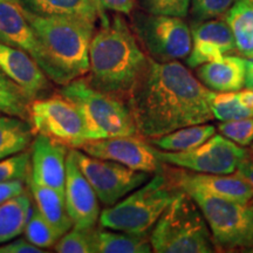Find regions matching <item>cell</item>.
I'll list each match as a JSON object with an SVG mask.
<instances>
[{"instance_id": "obj_43", "label": "cell", "mask_w": 253, "mask_h": 253, "mask_svg": "<svg viewBox=\"0 0 253 253\" xmlns=\"http://www.w3.org/2000/svg\"><path fill=\"white\" fill-rule=\"evenodd\" d=\"M250 252H253V246H252V249H251V250H250Z\"/></svg>"}, {"instance_id": "obj_6", "label": "cell", "mask_w": 253, "mask_h": 253, "mask_svg": "<svg viewBox=\"0 0 253 253\" xmlns=\"http://www.w3.org/2000/svg\"><path fill=\"white\" fill-rule=\"evenodd\" d=\"M61 95L81 113L87 141L140 135L126 101L96 89L86 79L80 78L65 84Z\"/></svg>"}, {"instance_id": "obj_32", "label": "cell", "mask_w": 253, "mask_h": 253, "mask_svg": "<svg viewBox=\"0 0 253 253\" xmlns=\"http://www.w3.org/2000/svg\"><path fill=\"white\" fill-rule=\"evenodd\" d=\"M218 130L226 138L242 147L253 143V118L221 121L218 125Z\"/></svg>"}, {"instance_id": "obj_35", "label": "cell", "mask_w": 253, "mask_h": 253, "mask_svg": "<svg viewBox=\"0 0 253 253\" xmlns=\"http://www.w3.org/2000/svg\"><path fill=\"white\" fill-rule=\"evenodd\" d=\"M45 250L40 249L32 244L28 239L25 238H19L14 240L12 239V242L9 240L7 244L0 246V253H43Z\"/></svg>"}, {"instance_id": "obj_9", "label": "cell", "mask_w": 253, "mask_h": 253, "mask_svg": "<svg viewBox=\"0 0 253 253\" xmlns=\"http://www.w3.org/2000/svg\"><path fill=\"white\" fill-rule=\"evenodd\" d=\"M155 154L163 164L195 172L227 175L233 173L250 155L245 147L223 135H212L204 143L185 151H164L155 148Z\"/></svg>"}, {"instance_id": "obj_13", "label": "cell", "mask_w": 253, "mask_h": 253, "mask_svg": "<svg viewBox=\"0 0 253 253\" xmlns=\"http://www.w3.org/2000/svg\"><path fill=\"white\" fill-rule=\"evenodd\" d=\"M163 169L173 184L183 191L198 190L242 203L253 201V186L236 172L233 175L195 172L182 168H167V164H163Z\"/></svg>"}, {"instance_id": "obj_33", "label": "cell", "mask_w": 253, "mask_h": 253, "mask_svg": "<svg viewBox=\"0 0 253 253\" xmlns=\"http://www.w3.org/2000/svg\"><path fill=\"white\" fill-rule=\"evenodd\" d=\"M237 0H191V14L196 23L219 18Z\"/></svg>"}, {"instance_id": "obj_20", "label": "cell", "mask_w": 253, "mask_h": 253, "mask_svg": "<svg viewBox=\"0 0 253 253\" xmlns=\"http://www.w3.org/2000/svg\"><path fill=\"white\" fill-rule=\"evenodd\" d=\"M24 11L42 17H73L96 23L101 13L94 0H17Z\"/></svg>"}, {"instance_id": "obj_11", "label": "cell", "mask_w": 253, "mask_h": 253, "mask_svg": "<svg viewBox=\"0 0 253 253\" xmlns=\"http://www.w3.org/2000/svg\"><path fill=\"white\" fill-rule=\"evenodd\" d=\"M82 173L93 186L99 202L112 207L150 179V173L129 169L118 162L89 156L73 149Z\"/></svg>"}, {"instance_id": "obj_12", "label": "cell", "mask_w": 253, "mask_h": 253, "mask_svg": "<svg viewBox=\"0 0 253 253\" xmlns=\"http://www.w3.org/2000/svg\"><path fill=\"white\" fill-rule=\"evenodd\" d=\"M140 135L114 136L86 141L81 149L89 156L109 160L144 172H157L163 163L155 154V147Z\"/></svg>"}, {"instance_id": "obj_17", "label": "cell", "mask_w": 253, "mask_h": 253, "mask_svg": "<svg viewBox=\"0 0 253 253\" xmlns=\"http://www.w3.org/2000/svg\"><path fill=\"white\" fill-rule=\"evenodd\" d=\"M0 41L28 53L49 78V65L42 46L17 2L0 0Z\"/></svg>"}, {"instance_id": "obj_25", "label": "cell", "mask_w": 253, "mask_h": 253, "mask_svg": "<svg viewBox=\"0 0 253 253\" xmlns=\"http://www.w3.org/2000/svg\"><path fill=\"white\" fill-rule=\"evenodd\" d=\"M96 253H149L153 252L148 233H129L122 231L96 230Z\"/></svg>"}, {"instance_id": "obj_27", "label": "cell", "mask_w": 253, "mask_h": 253, "mask_svg": "<svg viewBox=\"0 0 253 253\" xmlns=\"http://www.w3.org/2000/svg\"><path fill=\"white\" fill-rule=\"evenodd\" d=\"M33 128L18 116H0V160L23 153L33 141Z\"/></svg>"}, {"instance_id": "obj_3", "label": "cell", "mask_w": 253, "mask_h": 253, "mask_svg": "<svg viewBox=\"0 0 253 253\" xmlns=\"http://www.w3.org/2000/svg\"><path fill=\"white\" fill-rule=\"evenodd\" d=\"M24 13L45 52L49 80L65 86L88 74L94 23L80 18L42 17L26 11Z\"/></svg>"}, {"instance_id": "obj_40", "label": "cell", "mask_w": 253, "mask_h": 253, "mask_svg": "<svg viewBox=\"0 0 253 253\" xmlns=\"http://www.w3.org/2000/svg\"><path fill=\"white\" fill-rule=\"evenodd\" d=\"M95 4L97 5V7H99L100 9V13H101V23H102V25H108L109 23V18L107 17L106 12H104V8L102 7V5H101L100 0H94Z\"/></svg>"}, {"instance_id": "obj_5", "label": "cell", "mask_w": 253, "mask_h": 253, "mask_svg": "<svg viewBox=\"0 0 253 253\" xmlns=\"http://www.w3.org/2000/svg\"><path fill=\"white\" fill-rule=\"evenodd\" d=\"M179 191L162 167L134 192L104 209L100 213V225L122 232L148 233Z\"/></svg>"}, {"instance_id": "obj_18", "label": "cell", "mask_w": 253, "mask_h": 253, "mask_svg": "<svg viewBox=\"0 0 253 253\" xmlns=\"http://www.w3.org/2000/svg\"><path fill=\"white\" fill-rule=\"evenodd\" d=\"M0 72L30 97L31 100L49 88V78L28 53L0 41Z\"/></svg>"}, {"instance_id": "obj_15", "label": "cell", "mask_w": 253, "mask_h": 253, "mask_svg": "<svg viewBox=\"0 0 253 253\" xmlns=\"http://www.w3.org/2000/svg\"><path fill=\"white\" fill-rule=\"evenodd\" d=\"M192 48L186 63L197 68L204 63L216 61L237 50L236 41L225 19L198 21L191 27Z\"/></svg>"}, {"instance_id": "obj_41", "label": "cell", "mask_w": 253, "mask_h": 253, "mask_svg": "<svg viewBox=\"0 0 253 253\" xmlns=\"http://www.w3.org/2000/svg\"><path fill=\"white\" fill-rule=\"evenodd\" d=\"M2 1H12V2H17V0H2Z\"/></svg>"}, {"instance_id": "obj_30", "label": "cell", "mask_w": 253, "mask_h": 253, "mask_svg": "<svg viewBox=\"0 0 253 253\" xmlns=\"http://www.w3.org/2000/svg\"><path fill=\"white\" fill-rule=\"evenodd\" d=\"M95 227L81 229L73 226L60 237L54 249L59 253H96L95 248Z\"/></svg>"}, {"instance_id": "obj_42", "label": "cell", "mask_w": 253, "mask_h": 253, "mask_svg": "<svg viewBox=\"0 0 253 253\" xmlns=\"http://www.w3.org/2000/svg\"><path fill=\"white\" fill-rule=\"evenodd\" d=\"M250 153H251L253 155V143L251 144V149H250Z\"/></svg>"}, {"instance_id": "obj_37", "label": "cell", "mask_w": 253, "mask_h": 253, "mask_svg": "<svg viewBox=\"0 0 253 253\" xmlns=\"http://www.w3.org/2000/svg\"><path fill=\"white\" fill-rule=\"evenodd\" d=\"M101 5L106 9L114 11L119 14H131L135 8V0H100Z\"/></svg>"}, {"instance_id": "obj_2", "label": "cell", "mask_w": 253, "mask_h": 253, "mask_svg": "<svg viewBox=\"0 0 253 253\" xmlns=\"http://www.w3.org/2000/svg\"><path fill=\"white\" fill-rule=\"evenodd\" d=\"M149 60L134 31L116 14L94 33L86 80L96 89L126 102Z\"/></svg>"}, {"instance_id": "obj_10", "label": "cell", "mask_w": 253, "mask_h": 253, "mask_svg": "<svg viewBox=\"0 0 253 253\" xmlns=\"http://www.w3.org/2000/svg\"><path fill=\"white\" fill-rule=\"evenodd\" d=\"M28 115L34 134L48 136L72 148H81L87 141L81 113L62 95L32 100Z\"/></svg>"}, {"instance_id": "obj_1", "label": "cell", "mask_w": 253, "mask_h": 253, "mask_svg": "<svg viewBox=\"0 0 253 253\" xmlns=\"http://www.w3.org/2000/svg\"><path fill=\"white\" fill-rule=\"evenodd\" d=\"M210 91L181 62L150 59L126 104L138 134L153 138L210 122L213 119L209 103Z\"/></svg>"}, {"instance_id": "obj_22", "label": "cell", "mask_w": 253, "mask_h": 253, "mask_svg": "<svg viewBox=\"0 0 253 253\" xmlns=\"http://www.w3.org/2000/svg\"><path fill=\"white\" fill-rule=\"evenodd\" d=\"M213 119L219 121L253 118V88L230 93L210 91L209 95Z\"/></svg>"}, {"instance_id": "obj_34", "label": "cell", "mask_w": 253, "mask_h": 253, "mask_svg": "<svg viewBox=\"0 0 253 253\" xmlns=\"http://www.w3.org/2000/svg\"><path fill=\"white\" fill-rule=\"evenodd\" d=\"M191 0H142V6L151 14L186 17Z\"/></svg>"}, {"instance_id": "obj_16", "label": "cell", "mask_w": 253, "mask_h": 253, "mask_svg": "<svg viewBox=\"0 0 253 253\" xmlns=\"http://www.w3.org/2000/svg\"><path fill=\"white\" fill-rule=\"evenodd\" d=\"M67 155L68 149L65 144L38 134L32 144L30 178L65 195Z\"/></svg>"}, {"instance_id": "obj_8", "label": "cell", "mask_w": 253, "mask_h": 253, "mask_svg": "<svg viewBox=\"0 0 253 253\" xmlns=\"http://www.w3.org/2000/svg\"><path fill=\"white\" fill-rule=\"evenodd\" d=\"M132 27L142 48L155 61H177L188 58L191 52V30L183 18L136 13Z\"/></svg>"}, {"instance_id": "obj_29", "label": "cell", "mask_w": 253, "mask_h": 253, "mask_svg": "<svg viewBox=\"0 0 253 253\" xmlns=\"http://www.w3.org/2000/svg\"><path fill=\"white\" fill-rule=\"evenodd\" d=\"M26 239L40 249L53 248L61 235L53 227L48 220L39 212L37 208L32 209L30 219L24 230Z\"/></svg>"}, {"instance_id": "obj_23", "label": "cell", "mask_w": 253, "mask_h": 253, "mask_svg": "<svg viewBox=\"0 0 253 253\" xmlns=\"http://www.w3.org/2000/svg\"><path fill=\"white\" fill-rule=\"evenodd\" d=\"M239 54L253 59V4L251 0H237L225 13Z\"/></svg>"}, {"instance_id": "obj_26", "label": "cell", "mask_w": 253, "mask_h": 253, "mask_svg": "<svg viewBox=\"0 0 253 253\" xmlns=\"http://www.w3.org/2000/svg\"><path fill=\"white\" fill-rule=\"evenodd\" d=\"M216 128L212 125H194L176 129L171 132L158 137L147 138L151 145L164 151H185L194 149L204 143L214 135Z\"/></svg>"}, {"instance_id": "obj_31", "label": "cell", "mask_w": 253, "mask_h": 253, "mask_svg": "<svg viewBox=\"0 0 253 253\" xmlns=\"http://www.w3.org/2000/svg\"><path fill=\"white\" fill-rule=\"evenodd\" d=\"M31 175V154L23 153L0 160V183L14 181L26 182Z\"/></svg>"}, {"instance_id": "obj_24", "label": "cell", "mask_w": 253, "mask_h": 253, "mask_svg": "<svg viewBox=\"0 0 253 253\" xmlns=\"http://www.w3.org/2000/svg\"><path fill=\"white\" fill-rule=\"evenodd\" d=\"M32 209L31 197L26 191L0 204V244L17 238L24 232Z\"/></svg>"}, {"instance_id": "obj_39", "label": "cell", "mask_w": 253, "mask_h": 253, "mask_svg": "<svg viewBox=\"0 0 253 253\" xmlns=\"http://www.w3.org/2000/svg\"><path fill=\"white\" fill-rule=\"evenodd\" d=\"M245 87L253 88V59H246Z\"/></svg>"}, {"instance_id": "obj_4", "label": "cell", "mask_w": 253, "mask_h": 253, "mask_svg": "<svg viewBox=\"0 0 253 253\" xmlns=\"http://www.w3.org/2000/svg\"><path fill=\"white\" fill-rule=\"evenodd\" d=\"M150 243L157 253H211L216 251L212 235L188 192L181 191L168 205L151 231Z\"/></svg>"}, {"instance_id": "obj_28", "label": "cell", "mask_w": 253, "mask_h": 253, "mask_svg": "<svg viewBox=\"0 0 253 253\" xmlns=\"http://www.w3.org/2000/svg\"><path fill=\"white\" fill-rule=\"evenodd\" d=\"M31 101L13 81L0 72V112L27 120L30 119L28 109Z\"/></svg>"}, {"instance_id": "obj_19", "label": "cell", "mask_w": 253, "mask_h": 253, "mask_svg": "<svg viewBox=\"0 0 253 253\" xmlns=\"http://www.w3.org/2000/svg\"><path fill=\"white\" fill-rule=\"evenodd\" d=\"M198 80L208 89L217 93L238 91L245 86L246 59L237 55H224L196 68Z\"/></svg>"}, {"instance_id": "obj_7", "label": "cell", "mask_w": 253, "mask_h": 253, "mask_svg": "<svg viewBox=\"0 0 253 253\" xmlns=\"http://www.w3.org/2000/svg\"><path fill=\"white\" fill-rule=\"evenodd\" d=\"M185 192L201 209L216 251L250 252L253 246V201L242 203L198 190Z\"/></svg>"}, {"instance_id": "obj_38", "label": "cell", "mask_w": 253, "mask_h": 253, "mask_svg": "<svg viewBox=\"0 0 253 253\" xmlns=\"http://www.w3.org/2000/svg\"><path fill=\"white\" fill-rule=\"evenodd\" d=\"M235 172L246 179L253 186V155L251 153L239 164Z\"/></svg>"}, {"instance_id": "obj_21", "label": "cell", "mask_w": 253, "mask_h": 253, "mask_svg": "<svg viewBox=\"0 0 253 253\" xmlns=\"http://www.w3.org/2000/svg\"><path fill=\"white\" fill-rule=\"evenodd\" d=\"M27 182L39 212L52 224L60 235H65L73 227V221L66 207L65 195L55 189L38 184L31 178H28Z\"/></svg>"}, {"instance_id": "obj_14", "label": "cell", "mask_w": 253, "mask_h": 253, "mask_svg": "<svg viewBox=\"0 0 253 253\" xmlns=\"http://www.w3.org/2000/svg\"><path fill=\"white\" fill-rule=\"evenodd\" d=\"M65 201L73 226L95 227L100 218L99 198L75 160L73 149L67 155Z\"/></svg>"}, {"instance_id": "obj_44", "label": "cell", "mask_w": 253, "mask_h": 253, "mask_svg": "<svg viewBox=\"0 0 253 253\" xmlns=\"http://www.w3.org/2000/svg\"><path fill=\"white\" fill-rule=\"evenodd\" d=\"M251 1H252V4H253V0H251Z\"/></svg>"}, {"instance_id": "obj_36", "label": "cell", "mask_w": 253, "mask_h": 253, "mask_svg": "<svg viewBox=\"0 0 253 253\" xmlns=\"http://www.w3.org/2000/svg\"><path fill=\"white\" fill-rule=\"evenodd\" d=\"M24 183L25 181H20V179L0 183V204L5 203L15 196L24 194L26 191Z\"/></svg>"}]
</instances>
